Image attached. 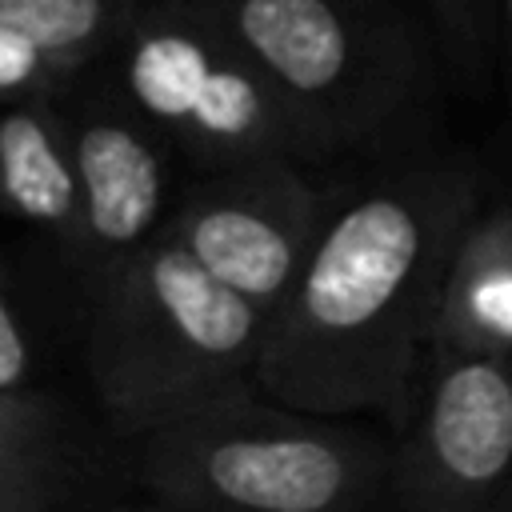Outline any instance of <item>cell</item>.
Masks as SVG:
<instances>
[{"label": "cell", "instance_id": "cell-2", "mask_svg": "<svg viewBox=\"0 0 512 512\" xmlns=\"http://www.w3.org/2000/svg\"><path fill=\"white\" fill-rule=\"evenodd\" d=\"M260 68L320 156L392 160L432 112L440 48L404 0H192Z\"/></svg>", "mask_w": 512, "mask_h": 512}, {"label": "cell", "instance_id": "cell-1", "mask_svg": "<svg viewBox=\"0 0 512 512\" xmlns=\"http://www.w3.org/2000/svg\"><path fill=\"white\" fill-rule=\"evenodd\" d=\"M488 168L468 152H404L340 184L332 216L264 324L256 388L296 412L376 416L404 432L436 372L452 248Z\"/></svg>", "mask_w": 512, "mask_h": 512}, {"label": "cell", "instance_id": "cell-12", "mask_svg": "<svg viewBox=\"0 0 512 512\" xmlns=\"http://www.w3.org/2000/svg\"><path fill=\"white\" fill-rule=\"evenodd\" d=\"M132 0H0V28L44 48L64 72H84L100 64Z\"/></svg>", "mask_w": 512, "mask_h": 512}, {"label": "cell", "instance_id": "cell-6", "mask_svg": "<svg viewBox=\"0 0 512 512\" xmlns=\"http://www.w3.org/2000/svg\"><path fill=\"white\" fill-rule=\"evenodd\" d=\"M56 100L76 172V228L60 264L88 296L120 264L164 236L176 208V152L128 104L104 64L72 72Z\"/></svg>", "mask_w": 512, "mask_h": 512}, {"label": "cell", "instance_id": "cell-17", "mask_svg": "<svg viewBox=\"0 0 512 512\" xmlns=\"http://www.w3.org/2000/svg\"><path fill=\"white\" fill-rule=\"evenodd\" d=\"M488 512H512V488H508V492H504V496H500V500H496Z\"/></svg>", "mask_w": 512, "mask_h": 512}, {"label": "cell", "instance_id": "cell-3", "mask_svg": "<svg viewBox=\"0 0 512 512\" xmlns=\"http://www.w3.org/2000/svg\"><path fill=\"white\" fill-rule=\"evenodd\" d=\"M84 368L124 440L256 388L268 316L212 280L168 232L84 296Z\"/></svg>", "mask_w": 512, "mask_h": 512}, {"label": "cell", "instance_id": "cell-8", "mask_svg": "<svg viewBox=\"0 0 512 512\" xmlns=\"http://www.w3.org/2000/svg\"><path fill=\"white\" fill-rule=\"evenodd\" d=\"M512 488V356L440 360L392 436L384 512H488Z\"/></svg>", "mask_w": 512, "mask_h": 512}, {"label": "cell", "instance_id": "cell-9", "mask_svg": "<svg viewBox=\"0 0 512 512\" xmlns=\"http://www.w3.org/2000/svg\"><path fill=\"white\" fill-rule=\"evenodd\" d=\"M468 356H512V184L488 172L440 292L436 364Z\"/></svg>", "mask_w": 512, "mask_h": 512}, {"label": "cell", "instance_id": "cell-10", "mask_svg": "<svg viewBox=\"0 0 512 512\" xmlns=\"http://www.w3.org/2000/svg\"><path fill=\"white\" fill-rule=\"evenodd\" d=\"M0 216L44 232L56 252L72 240L76 172L56 92L0 108Z\"/></svg>", "mask_w": 512, "mask_h": 512}, {"label": "cell", "instance_id": "cell-4", "mask_svg": "<svg viewBox=\"0 0 512 512\" xmlns=\"http://www.w3.org/2000/svg\"><path fill=\"white\" fill-rule=\"evenodd\" d=\"M128 444L140 488L192 512H384L392 472V432L296 412L260 388Z\"/></svg>", "mask_w": 512, "mask_h": 512}, {"label": "cell", "instance_id": "cell-15", "mask_svg": "<svg viewBox=\"0 0 512 512\" xmlns=\"http://www.w3.org/2000/svg\"><path fill=\"white\" fill-rule=\"evenodd\" d=\"M484 32H488V72L512 108V0H484Z\"/></svg>", "mask_w": 512, "mask_h": 512}, {"label": "cell", "instance_id": "cell-7", "mask_svg": "<svg viewBox=\"0 0 512 512\" xmlns=\"http://www.w3.org/2000/svg\"><path fill=\"white\" fill-rule=\"evenodd\" d=\"M340 184L296 160L200 172L176 196L168 236L228 292L272 316L304 272Z\"/></svg>", "mask_w": 512, "mask_h": 512}, {"label": "cell", "instance_id": "cell-16", "mask_svg": "<svg viewBox=\"0 0 512 512\" xmlns=\"http://www.w3.org/2000/svg\"><path fill=\"white\" fill-rule=\"evenodd\" d=\"M104 512H192V508H180V504H168V500H136V504H116V508H104Z\"/></svg>", "mask_w": 512, "mask_h": 512}, {"label": "cell", "instance_id": "cell-13", "mask_svg": "<svg viewBox=\"0 0 512 512\" xmlns=\"http://www.w3.org/2000/svg\"><path fill=\"white\" fill-rule=\"evenodd\" d=\"M72 72H64L44 48L12 36L0 28V108L36 100V96H52L60 92V84Z\"/></svg>", "mask_w": 512, "mask_h": 512}, {"label": "cell", "instance_id": "cell-5", "mask_svg": "<svg viewBox=\"0 0 512 512\" xmlns=\"http://www.w3.org/2000/svg\"><path fill=\"white\" fill-rule=\"evenodd\" d=\"M100 64L192 176L256 160L328 164L260 68L192 0H132Z\"/></svg>", "mask_w": 512, "mask_h": 512}, {"label": "cell", "instance_id": "cell-11", "mask_svg": "<svg viewBox=\"0 0 512 512\" xmlns=\"http://www.w3.org/2000/svg\"><path fill=\"white\" fill-rule=\"evenodd\" d=\"M80 488V440L68 408L40 392H0V512H68Z\"/></svg>", "mask_w": 512, "mask_h": 512}, {"label": "cell", "instance_id": "cell-14", "mask_svg": "<svg viewBox=\"0 0 512 512\" xmlns=\"http://www.w3.org/2000/svg\"><path fill=\"white\" fill-rule=\"evenodd\" d=\"M32 368H36V348H32L28 324L20 316V304L8 288L4 260H0V392L28 388Z\"/></svg>", "mask_w": 512, "mask_h": 512}]
</instances>
